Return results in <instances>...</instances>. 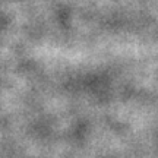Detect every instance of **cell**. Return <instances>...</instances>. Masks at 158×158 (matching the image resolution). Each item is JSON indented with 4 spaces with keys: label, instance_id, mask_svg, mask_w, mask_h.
I'll list each match as a JSON object with an SVG mask.
<instances>
[]
</instances>
